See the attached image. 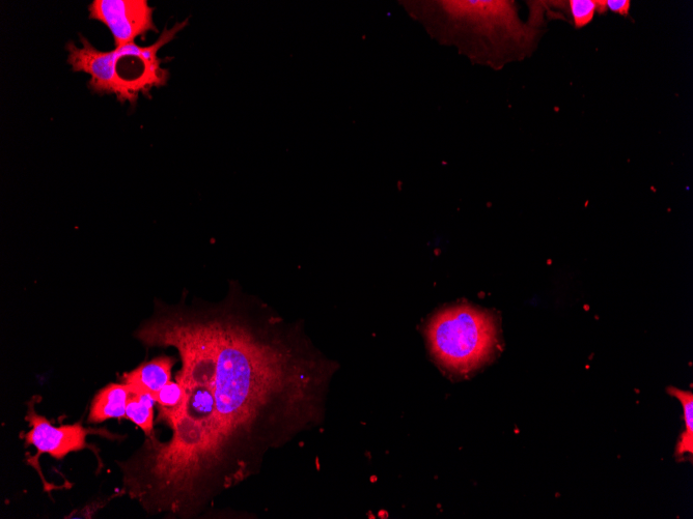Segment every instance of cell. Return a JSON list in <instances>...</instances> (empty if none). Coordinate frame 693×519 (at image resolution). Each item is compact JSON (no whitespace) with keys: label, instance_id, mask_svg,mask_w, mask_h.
Instances as JSON below:
<instances>
[{"label":"cell","instance_id":"cell-5","mask_svg":"<svg viewBox=\"0 0 693 519\" xmlns=\"http://www.w3.org/2000/svg\"><path fill=\"white\" fill-rule=\"evenodd\" d=\"M34 400L29 402L26 420L29 421L31 431L25 435L27 445L34 446L38 454L29 459L30 465L39 470L38 457L49 454L53 458L63 459L70 452L90 448L86 438L91 432L97 430L86 429L80 423L66 426H53L45 417L35 411Z\"/></svg>","mask_w":693,"mask_h":519},{"label":"cell","instance_id":"cell-3","mask_svg":"<svg viewBox=\"0 0 693 519\" xmlns=\"http://www.w3.org/2000/svg\"><path fill=\"white\" fill-rule=\"evenodd\" d=\"M428 338L438 362L452 371L463 373L489 359L496 345V327L488 313L469 306H457L433 317L428 327Z\"/></svg>","mask_w":693,"mask_h":519},{"label":"cell","instance_id":"cell-4","mask_svg":"<svg viewBox=\"0 0 693 519\" xmlns=\"http://www.w3.org/2000/svg\"><path fill=\"white\" fill-rule=\"evenodd\" d=\"M155 9L147 0H94L90 18L102 22L112 33L116 48L134 43L150 32H158L153 20Z\"/></svg>","mask_w":693,"mask_h":519},{"label":"cell","instance_id":"cell-1","mask_svg":"<svg viewBox=\"0 0 693 519\" xmlns=\"http://www.w3.org/2000/svg\"><path fill=\"white\" fill-rule=\"evenodd\" d=\"M157 306L136 336L179 352L184 402L165 424L170 439L154 432L119 461L122 494L151 515L196 518L322 422L338 365L239 285L218 305Z\"/></svg>","mask_w":693,"mask_h":519},{"label":"cell","instance_id":"cell-11","mask_svg":"<svg viewBox=\"0 0 693 519\" xmlns=\"http://www.w3.org/2000/svg\"><path fill=\"white\" fill-rule=\"evenodd\" d=\"M568 6L576 30H581L594 20L596 0H570Z\"/></svg>","mask_w":693,"mask_h":519},{"label":"cell","instance_id":"cell-6","mask_svg":"<svg viewBox=\"0 0 693 519\" xmlns=\"http://www.w3.org/2000/svg\"><path fill=\"white\" fill-rule=\"evenodd\" d=\"M175 363L176 359L173 357H158L124 374L123 384L132 392H147L155 396L164 386L172 382Z\"/></svg>","mask_w":693,"mask_h":519},{"label":"cell","instance_id":"cell-10","mask_svg":"<svg viewBox=\"0 0 693 519\" xmlns=\"http://www.w3.org/2000/svg\"><path fill=\"white\" fill-rule=\"evenodd\" d=\"M670 394L678 398L684 409L685 432L677 447V455L693 454V395L691 392L671 388Z\"/></svg>","mask_w":693,"mask_h":519},{"label":"cell","instance_id":"cell-8","mask_svg":"<svg viewBox=\"0 0 693 519\" xmlns=\"http://www.w3.org/2000/svg\"><path fill=\"white\" fill-rule=\"evenodd\" d=\"M155 396L147 392L130 391L126 407V418L140 427L146 437L152 436L154 430Z\"/></svg>","mask_w":693,"mask_h":519},{"label":"cell","instance_id":"cell-9","mask_svg":"<svg viewBox=\"0 0 693 519\" xmlns=\"http://www.w3.org/2000/svg\"><path fill=\"white\" fill-rule=\"evenodd\" d=\"M158 409L157 422L168 423L181 409L184 402V390L176 382H170L155 395Z\"/></svg>","mask_w":693,"mask_h":519},{"label":"cell","instance_id":"cell-7","mask_svg":"<svg viewBox=\"0 0 693 519\" xmlns=\"http://www.w3.org/2000/svg\"><path fill=\"white\" fill-rule=\"evenodd\" d=\"M130 389L125 384H112L100 391L93 403L89 421L101 423L108 419L126 418Z\"/></svg>","mask_w":693,"mask_h":519},{"label":"cell","instance_id":"cell-2","mask_svg":"<svg viewBox=\"0 0 693 519\" xmlns=\"http://www.w3.org/2000/svg\"><path fill=\"white\" fill-rule=\"evenodd\" d=\"M188 21L176 23L171 30L165 28L156 43L148 47L135 43L100 51L85 37L80 36L81 47L70 42L66 46L68 64L74 72L91 76L89 88L98 95H115L119 102L134 105L140 95L168 82L170 73L161 67L159 50L172 42L184 30Z\"/></svg>","mask_w":693,"mask_h":519},{"label":"cell","instance_id":"cell-12","mask_svg":"<svg viewBox=\"0 0 693 519\" xmlns=\"http://www.w3.org/2000/svg\"><path fill=\"white\" fill-rule=\"evenodd\" d=\"M606 7L607 12L628 16L631 9V2H628V0H606Z\"/></svg>","mask_w":693,"mask_h":519}]
</instances>
